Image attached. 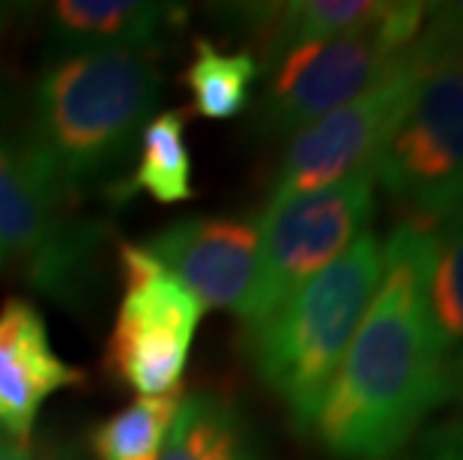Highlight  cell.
<instances>
[{"label":"cell","mask_w":463,"mask_h":460,"mask_svg":"<svg viewBox=\"0 0 463 460\" xmlns=\"http://www.w3.org/2000/svg\"><path fill=\"white\" fill-rule=\"evenodd\" d=\"M430 230L398 221L383 242V278L308 434L335 460L398 457L446 404L428 311Z\"/></svg>","instance_id":"obj_1"},{"label":"cell","mask_w":463,"mask_h":460,"mask_svg":"<svg viewBox=\"0 0 463 460\" xmlns=\"http://www.w3.org/2000/svg\"><path fill=\"white\" fill-rule=\"evenodd\" d=\"M159 90V72L146 54L63 52L36 78L24 150L69 198L126 159L150 123Z\"/></svg>","instance_id":"obj_2"},{"label":"cell","mask_w":463,"mask_h":460,"mask_svg":"<svg viewBox=\"0 0 463 460\" xmlns=\"http://www.w3.org/2000/svg\"><path fill=\"white\" fill-rule=\"evenodd\" d=\"M383 278V239L364 230L326 269L305 281L269 317L249 326V356L260 383L308 434Z\"/></svg>","instance_id":"obj_3"},{"label":"cell","mask_w":463,"mask_h":460,"mask_svg":"<svg viewBox=\"0 0 463 460\" xmlns=\"http://www.w3.org/2000/svg\"><path fill=\"white\" fill-rule=\"evenodd\" d=\"M425 75L410 111L380 153L377 180L401 221L433 230L463 207V45L416 39Z\"/></svg>","instance_id":"obj_4"},{"label":"cell","mask_w":463,"mask_h":460,"mask_svg":"<svg viewBox=\"0 0 463 460\" xmlns=\"http://www.w3.org/2000/svg\"><path fill=\"white\" fill-rule=\"evenodd\" d=\"M428 13L430 4H389L380 22L364 31L290 48L272 63L258 108L260 129L297 135L371 90L419 39Z\"/></svg>","instance_id":"obj_5"},{"label":"cell","mask_w":463,"mask_h":460,"mask_svg":"<svg viewBox=\"0 0 463 460\" xmlns=\"http://www.w3.org/2000/svg\"><path fill=\"white\" fill-rule=\"evenodd\" d=\"M373 192V174H359L326 189L266 203L258 219V269L240 317L245 329L269 317L368 230Z\"/></svg>","instance_id":"obj_6"},{"label":"cell","mask_w":463,"mask_h":460,"mask_svg":"<svg viewBox=\"0 0 463 460\" xmlns=\"http://www.w3.org/2000/svg\"><path fill=\"white\" fill-rule=\"evenodd\" d=\"M63 201L24 146L0 138V272L18 269L36 290L75 302L93 278L99 228L69 219Z\"/></svg>","instance_id":"obj_7"},{"label":"cell","mask_w":463,"mask_h":460,"mask_svg":"<svg viewBox=\"0 0 463 460\" xmlns=\"http://www.w3.org/2000/svg\"><path fill=\"white\" fill-rule=\"evenodd\" d=\"M123 299L108 335L105 368L137 398L180 391L203 305L144 246L123 242Z\"/></svg>","instance_id":"obj_8"},{"label":"cell","mask_w":463,"mask_h":460,"mask_svg":"<svg viewBox=\"0 0 463 460\" xmlns=\"http://www.w3.org/2000/svg\"><path fill=\"white\" fill-rule=\"evenodd\" d=\"M421 75L425 57L412 42L371 90L299 129L275 171L269 203L373 174L392 132L410 111Z\"/></svg>","instance_id":"obj_9"},{"label":"cell","mask_w":463,"mask_h":460,"mask_svg":"<svg viewBox=\"0 0 463 460\" xmlns=\"http://www.w3.org/2000/svg\"><path fill=\"white\" fill-rule=\"evenodd\" d=\"M260 230L254 219L194 215L153 233L144 249L194 293L206 308L242 317L258 269Z\"/></svg>","instance_id":"obj_10"},{"label":"cell","mask_w":463,"mask_h":460,"mask_svg":"<svg viewBox=\"0 0 463 460\" xmlns=\"http://www.w3.org/2000/svg\"><path fill=\"white\" fill-rule=\"evenodd\" d=\"M81 383L84 371L54 353L39 308L9 296L0 305V430L27 446L39 407L57 389Z\"/></svg>","instance_id":"obj_11"},{"label":"cell","mask_w":463,"mask_h":460,"mask_svg":"<svg viewBox=\"0 0 463 460\" xmlns=\"http://www.w3.org/2000/svg\"><path fill=\"white\" fill-rule=\"evenodd\" d=\"M185 6L146 0H61L52 27L63 52L146 54L183 22Z\"/></svg>","instance_id":"obj_12"},{"label":"cell","mask_w":463,"mask_h":460,"mask_svg":"<svg viewBox=\"0 0 463 460\" xmlns=\"http://www.w3.org/2000/svg\"><path fill=\"white\" fill-rule=\"evenodd\" d=\"M159 460H263V443L236 400L201 389L180 400Z\"/></svg>","instance_id":"obj_13"},{"label":"cell","mask_w":463,"mask_h":460,"mask_svg":"<svg viewBox=\"0 0 463 460\" xmlns=\"http://www.w3.org/2000/svg\"><path fill=\"white\" fill-rule=\"evenodd\" d=\"M428 311L446 380V404H463V207L430 230Z\"/></svg>","instance_id":"obj_14"},{"label":"cell","mask_w":463,"mask_h":460,"mask_svg":"<svg viewBox=\"0 0 463 460\" xmlns=\"http://www.w3.org/2000/svg\"><path fill=\"white\" fill-rule=\"evenodd\" d=\"M135 194H146L156 203H183L194 198L183 108L150 117L137 138V168L132 177L117 180L108 189V198L114 203H129Z\"/></svg>","instance_id":"obj_15"},{"label":"cell","mask_w":463,"mask_h":460,"mask_svg":"<svg viewBox=\"0 0 463 460\" xmlns=\"http://www.w3.org/2000/svg\"><path fill=\"white\" fill-rule=\"evenodd\" d=\"M263 66L254 52H222L210 39H194V54L180 81L192 90V108L210 120H231L251 102Z\"/></svg>","instance_id":"obj_16"},{"label":"cell","mask_w":463,"mask_h":460,"mask_svg":"<svg viewBox=\"0 0 463 460\" xmlns=\"http://www.w3.org/2000/svg\"><path fill=\"white\" fill-rule=\"evenodd\" d=\"M180 400L183 391L135 398L120 413L99 422L90 430L96 460H159Z\"/></svg>","instance_id":"obj_17"},{"label":"cell","mask_w":463,"mask_h":460,"mask_svg":"<svg viewBox=\"0 0 463 460\" xmlns=\"http://www.w3.org/2000/svg\"><path fill=\"white\" fill-rule=\"evenodd\" d=\"M410 460H463V452H451V448L416 443V448H412Z\"/></svg>","instance_id":"obj_18"},{"label":"cell","mask_w":463,"mask_h":460,"mask_svg":"<svg viewBox=\"0 0 463 460\" xmlns=\"http://www.w3.org/2000/svg\"><path fill=\"white\" fill-rule=\"evenodd\" d=\"M0 460H36V457L24 443H15V439L0 437Z\"/></svg>","instance_id":"obj_19"},{"label":"cell","mask_w":463,"mask_h":460,"mask_svg":"<svg viewBox=\"0 0 463 460\" xmlns=\"http://www.w3.org/2000/svg\"><path fill=\"white\" fill-rule=\"evenodd\" d=\"M4 24H6V13H4V6H0V31H4Z\"/></svg>","instance_id":"obj_20"}]
</instances>
